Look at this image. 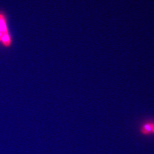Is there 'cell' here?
Wrapping results in <instances>:
<instances>
[{
  "label": "cell",
  "mask_w": 154,
  "mask_h": 154,
  "mask_svg": "<svg viewBox=\"0 0 154 154\" xmlns=\"http://www.w3.org/2000/svg\"><path fill=\"white\" fill-rule=\"evenodd\" d=\"M0 33H1L2 35L8 33L5 19L4 15L2 14H0Z\"/></svg>",
  "instance_id": "7a4b0ae2"
},
{
  "label": "cell",
  "mask_w": 154,
  "mask_h": 154,
  "mask_svg": "<svg viewBox=\"0 0 154 154\" xmlns=\"http://www.w3.org/2000/svg\"><path fill=\"white\" fill-rule=\"evenodd\" d=\"M152 134L154 135V121H153L152 123Z\"/></svg>",
  "instance_id": "277c9868"
},
{
  "label": "cell",
  "mask_w": 154,
  "mask_h": 154,
  "mask_svg": "<svg viewBox=\"0 0 154 154\" xmlns=\"http://www.w3.org/2000/svg\"><path fill=\"white\" fill-rule=\"evenodd\" d=\"M153 120H148L144 122L140 127V132L144 136H149L152 135Z\"/></svg>",
  "instance_id": "6da1fadb"
},
{
  "label": "cell",
  "mask_w": 154,
  "mask_h": 154,
  "mask_svg": "<svg viewBox=\"0 0 154 154\" xmlns=\"http://www.w3.org/2000/svg\"><path fill=\"white\" fill-rule=\"evenodd\" d=\"M1 42L4 46L8 47L11 45V38L9 35V33H6L2 35L1 38Z\"/></svg>",
  "instance_id": "3957f363"
}]
</instances>
